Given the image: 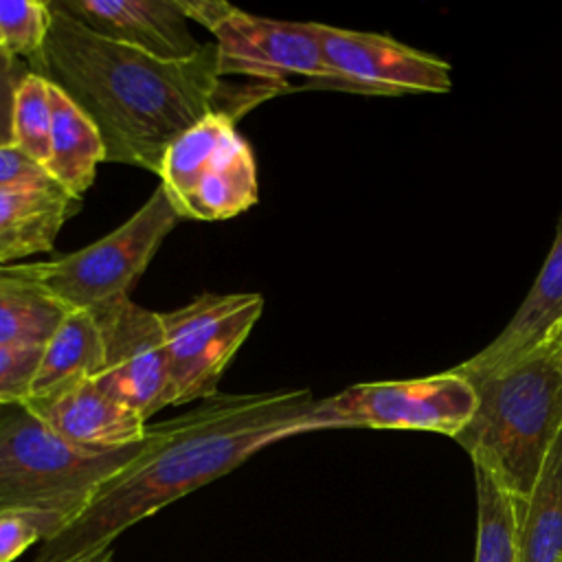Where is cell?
I'll use <instances>...</instances> for the list:
<instances>
[{
  "label": "cell",
  "mask_w": 562,
  "mask_h": 562,
  "mask_svg": "<svg viewBox=\"0 0 562 562\" xmlns=\"http://www.w3.org/2000/svg\"><path fill=\"white\" fill-rule=\"evenodd\" d=\"M50 29L29 70L66 92L97 125L105 162L160 171L169 145L206 114L235 121L279 92L268 83H228L215 42L182 61H167L105 40L50 0Z\"/></svg>",
  "instance_id": "6da1fadb"
},
{
  "label": "cell",
  "mask_w": 562,
  "mask_h": 562,
  "mask_svg": "<svg viewBox=\"0 0 562 562\" xmlns=\"http://www.w3.org/2000/svg\"><path fill=\"white\" fill-rule=\"evenodd\" d=\"M149 446L101 485L90 505L31 562H68L114 540L173 501L239 468L270 443L327 430L307 389L215 393L167 422L149 424Z\"/></svg>",
  "instance_id": "7a4b0ae2"
},
{
  "label": "cell",
  "mask_w": 562,
  "mask_h": 562,
  "mask_svg": "<svg viewBox=\"0 0 562 562\" xmlns=\"http://www.w3.org/2000/svg\"><path fill=\"white\" fill-rule=\"evenodd\" d=\"M472 386L474 413L452 439L522 503L562 428V367L540 349Z\"/></svg>",
  "instance_id": "3957f363"
},
{
  "label": "cell",
  "mask_w": 562,
  "mask_h": 562,
  "mask_svg": "<svg viewBox=\"0 0 562 562\" xmlns=\"http://www.w3.org/2000/svg\"><path fill=\"white\" fill-rule=\"evenodd\" d=\"M151 441L119 450H88L57 435L26 404L0 406V512L42 520L46 542L66 529L105 481L130 465Z\"/></svg>",
  "instance_id": "277c9868"
},
{
  "label": "cell",
  "mask_w": 562,
  "mask_h": 562,
  "mask_svg": "<svg viewBox=\"0 0 562 562\" xmlns=\"http://www.w3.org/2000/svg\"><path fill=\"white\" fill-rule=\"evenodd\" d=\"M178 220L158 184L134 215L101 239L50 261L7 266L40 285L64 310L92 312L127 296Z\"/></svg>",
  "instance_id": "5b68a950"
},
{
  "label": "cell",
  "mask_w": 562,
  "mask_h": 562,
  "mask_svg": "<svg viewBox=\"0 0 562 562\" xmlns=\"http://www.w3.org/2000/svg\"><path fill=\"white\" fill-rule=\"evenodd\" d=\"M160 187L180 217L226 220L259 200L257 162L235 119L206 114L165 151Z\"/></svg>",
  "instance_id": "8992f818"
},
{
  "label": "cell",
  "mask_w": 562,
  "mask_h": 562,
  "mask_svg": "<svg viewBox=\"0 0 562 562\" xmlns=\"http://www.w3.org/2000/svg\"><path fill=\"white\" fill-rule=\"evenodd\" d=\"M261 312L259 292H204L178 310L160 312L171 369V406L202 402L217 393L226 364Z\"/></svg>",
  "instance_id": "52a82bcc"
},
{
  "label": "cell",
  "mask_w": 562,
  "mask_h": 562,
  "mask_svg": "<svg viewBox=\"0 0 562 562\" xmlns=\"http://www.w3.org/2000/svg\"><path fill=\"white\" fill-rule=\"evenodd\" d=\"M215 35L217 68L226 77L288 90L290 77H303L307 88L362 90L338 75L325 59L314 22H288L246 13L233 7L211 31Z\"/></svg>",
  "instance_id": "ba28073f"
},
{
  "label": "cell",
  "mask_w": 562,
  "mask_h": 562,
  "mask_svg": "<svg viewBox=\"0 0 562 562\" xmlns=\"http://www.w3.org/2000/svg\"><path fill=\"white\" fill-rule=\"evenodd\" d=\"M329 428L432 430L454 437L476 406V389L454 369L415 380H384L347 386L321 397Z\"/></svg>",
  "instance_id": "9c48e42d"
},
{
  "label": "cell",
  "mask_w": 562,
  "mask_h": 562,
  "mask_svg": "<svg viewBox=\"0 0 562 562\" xmlns=\"http://www.w3.org/2000/svg\"><path fill=\"white\" fill-rule=\"evenodd\" d=\"M92 312L105 349V364L94 382L149 422L171 406V369L160 312L145 310L130 296Z\"/></svg>",
  "instance_id": "30bf717a"
},
{
  "label": "cell",
  "mask_w": 562,
  "mask_h": 562,
  "mask_svg": "<svg viewBox=\"0 0 562 562\" xmlns=\"http://www.w3.org/2000/svg\"><path fill=\"white\" fill-rule=\"evenodd\" d=\"M329 66L356 83L362 94L448 92L450 64L411 48L389 35L314 22Z\"/></svg>",
  "instance_id": "8fae6325"
},
{
  "label": "cell",
  "mask_w": 562,
  "mask_h": 562,
  "mask_svg": "<svg viewBox=\"0 0 562 562\" xmlns=\"http://www.w3.org/2000/svg\"><path fill=\"white\" fill-rule=\"evenodd\" d=\"M88 31L158 59L182 61L202 50L178 0H53Z\"/></svg>",
  "instance_id": "7c38bea8"
},
{
  "label": "cell",
  "mask_w": 562,
  "mask_h": 562,
  "mask_svg": "<svg viewBox=\"0 0 562 562\" xmlns=\"http://www.w3.org/2000/svg\"><path fill=\"white\" fill-rule=\"evenodd\" d=\"M562 323V215L549 255L533 279L527 296L503 331L479 353L463 360L454 371L472 384L540 351Z\"/></svg>",
  "instance_id": "4fadbf2b"
},
{
  "label": "cell",
  "mask_w": 562,
  "mask_h": 562,
  "mask_svg": "<svg viewBox=\"0 0 562 562\" xmlns=\"http://www.w3.org/2000/svg\"><path fill=\"white\" fill-rule=\"evenodd\" d=\"M24 404L57 435L88 450L127 448L143 441L149 426V422L105 393L94 380H83L50 397Z\"/></svg>",
  "instance_id": "5bb4252c"
},
{
  "label": "cell",
  "mask_w": 562,
  "mask_h": 562,
  "mask_svg": "<svg viewBox=\"0 0 562 562\" xmlns=\"http://www.w3.org/2000/svg\"><path fill=\"white\" fill-rule=\"evenodd\" d=\"M81 209V198L55 180L0 191V266L48 252L64 224Z\"/></svg>",
  "instance_id": "9a60e30c"
},
{
  "label": "cell",
  "mask_w": 562,
  "mask_h": 562,
  "mask_svg": "<svg viewBox=\"0 0 562 562\" xmlns=\"http://www.w3.org/2000/svg\"><path fill=\"white\" fill-rule=\"evenodd\" d=\"M103 364V334L94 312L70 310L42 347L29 400H44L83 380H94Z\"/></svg>",
  "instance_id": "2e32d148"
},
{
  "label": "cell",
  "mask_w": 562,
  "mask_h": 562,
  "mask_svg": "<svg viewBox=\"0 0 562 562\" xmlns=\"http://www.w3.org/2000/svg\"><path fill=\"white\" fill-rule=\"evenodd\" d=\"M50 151L44 169L50 180L81 198L94 182L97 167L105 162V145L92 119L57 86L50 88Z\"/></svg>",
  "instance_id": "e0dca14e"
},
{
  "label": "cell",
  "mask_w": 562,
  "mask_h": 562,
  "mask_svg": "<svg viewBox=\"0 0 562 562\" xmlns=\"http://www.w3.org/2000/svg\"><path fill=\"white\" fill-rule=\"evenodd\" d=\"M520 562H562V428L531 494L518 503Z\"/></svg>",
  "instance_id": "ac0fdd59"
},
{
  "label": "cell",
  "mask_w": 562,
  "mask_h": 562,
  "mask_svg": "<svg viewBox=\"0 0 562 562\" xmlns=\"http://www.w3.org/2000/svg\"><path fill=\"white\" fill-rule=\"evenodd\" d=\"M66 312L40 285L0 266V345L44 347Z\"/></svg>",
  "instance_id": "d6986e66"
},
{
  "label": "cell",
  "mask_w": 562,
  "mask_h": 562,
  "mask_svg": "<svg viewBox=\"0 0 562 562\" xmlns=\"http://www.w3.org/2000/svg\"><path fill=\"white\" fill-rule=\"evenodd\" d=\"M476 483V549L474 562H520L518 501L481 465Z\"/></svg>",
  "instance_id": "ffe728a7"
},
{
  "label": "cell",
  "mask_w": 562,
  "mask_h": 562,
  "mask_svg": "<svg viewBox=\"0 0 562 562\" xmlns=\"http://www.w3.org/2000/svg\"><path fill=\"white\" fill-rule=\"evenodd\" d=\"M50 81L29 70L13 101V145L35 162L44 165L50 151Z\"/></svg>",
  "instance_id": "44dd1931"
},
{
  "label": "cell",
  "mask_w": 562,
  "mask_h": 562,
  "mask_svg": "<svg viewBox=\"0 0 562 562\" xmlns=\"http://www.w3.org/2000/svg\"><path fill=\"white\" fill-rule=\"evenodd\" d=\"M50 0H0V50L29 61L50 29Z\"/></svg>",
  "instance_id": "7402d4cb"
},
{
  "label": "cell",
  "mask_w": 562,
  "mask_h": 562,
  "mask_svg": "<svg viewBox=\"0 0 562 562\" xmlns=\"http://www.w3.org/2000/svg\"><path fill=\"white\" fill-rule=\"evenodd\" d=\"M42 360V347L0 345V406L24 404Z\"/></svg>",
  "instance_id": "603a6c76"
},
{
  "label": "cell",
  "mask_w": 562,
  "mask_h": 562,
  "mask_svg": "<svg viewBox=\"0 0 562 562\" xmlns=\"http://www.w3.org/2000/svg\"><path fill=\"white\" fill-rule=\"evenodd\" d=\"M37 542H46V529L37 516L0 512V562H15Z\"/></svg>",
  "instance_id": "cb8c5ba5"
},
{
  "label": "cell",
  "mask_w": 562,
  "mask_h": 562,
  "mask_svg": "<svg viewBox=\"0 0 562 562\" xmlns=\"http://www.w3.org/2000/svg\"><path fill=\"white\" fill-rule=\"evenodd\" d=\"M48 180L50 176L46 173L44 165L35 162L13 143L0 145V191L18 189V187H35Z\"/></svg>",
  "instance_id": "d4e9b609"
},
{
  "label": "cell",
  "mask_w": 562,
  "mask_h": 562,
  "mask_svg": "<svg viewBox=\"0 0 562 562\" xmlns=\"http://www.w3.org/2000/svg\"><path fill=\"white\" fill-rule=\"evenodd\" d=\"M29 64L0 50V145L13 143V101Z\"/></svg>",
  "instance_id": "484cf974"
},
{
  "label": "cell",
  "mask_w": 562,
  "mask_h": 562,
  "mask_svg": "<svg viewBox=\"0 0 562 562\" xmlns=\"http://www.w3.org/2000/svg\"><path fill=\"white\" fill-rule=\"evenodd\" d=\"M187 20H195L204 29L213 31L215 24L233 9V4L222 0H178Z\"/></svg>",
  "instance_id": "4316f807"
},
{
  "label": "cell",
  "mask_w": 562,
  "mask_h": 562,
  "mask_svg": "<svg viewBox=\"0 0 562 562\" xmlns=\"http://www.w3.org/2000/svg\"><path fill=\"white\" fill-rule=\"evenodd\" d=\"M112 555H114V549H112V544H108V547L86 551L83 555H79L75 560H68V562H110Z\"/></svg>",
  "instance_id": "83f0119b"
},
{
  "label": "cell",
  "mask_w": 562,
  "mask_h": 562,
  "mask_svg": "<svg viewBox=\"0 0 562 562\" xmlns=\"http://www.w3.org/2000/svg\"><path fill=\"white\" fill-rule=\"evenodd\" d=\"M542 349L562 367V323H560V327L553 331V336L549 338V342Z\"/></svg>",
  "instance_id": "f1b7e54d"
}]
</instances>
